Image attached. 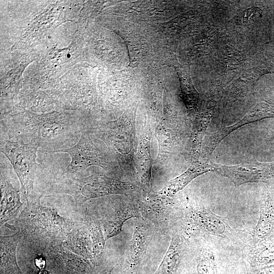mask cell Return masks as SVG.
Segmentation results:
<instances>
[{"instance_id":"6da1fadb","label":"cell","mask_w":274,"mask_h":274,"mask_svg":"<svg viewBox=\"0 0 274 274\" xmlns=\"http://www.w3.org/2000/svg\"><path fill=\"white\" fill-rule=\"evenodd\" d=\"M46 116L9 124V138L22 141L27 137L30 138V141H35L40 147L46 149L44 152L55 153L68 148L77 140L78 133L86 127L75 121Z\"/></svg>"},{"instance_id":"7a4b0ae2","label":"cell","mask_w":274,"mask_h":274,"mask_svg":"<svg viewBox=\"0 0 274 274\" xmlns=\"http://www.w3.org/2000/svg\"><path fill=\"white\" fill-rule=\"evenodd\" d=\"M134 218L133 236L118 264L117 274H153L159 265L148 255L147 250L156 227L143 217Z\"/></svg>"},{"instance_id":"3957f363","label":"cell","mask_w":274,"mask_h":274,"mask_svg":"<svg viewBox=\"0 0 274 274\" xmlns=\"http://www.w3.org/2000/svg\"><path fill=\"white\" fill-rule=\"evenodd\" d=\"M133 187L105 175H92L84 178L69 179L61 181L56 191L72 196L82 204L94 198L113 194H131Z\"/></svg>"},{"instance_id":"277c9868","label":"cell","mask_w":274,"mask_h":274,"mask_svg":"<svg viewBox=\"0 0 274 274\" xmlns=\"http://www.w3.org/2000/svg\"><path fill=\"white\" fill-rule=\"evenodd\" d=\"M39 147L33 141L25 143L8 140L1 147V152L9 160L19 178L21 191L25 197L33 191V183L40 167L36 162Z\"/></svg>"},{"instance_id":"5b68a950","label":"cell","mask_w":274,"mask_h":274,"mask_svg":"<svg viewBox=\"0 0 274 274\" xmlns=\"http://www.w3.org/2000/svg\"><path fill=\"white\" fill-rule=\"evenodd\" d=\"M179 225L189 237L214 235L225 237L231 230L223 217L201 204L191 202L182 209Z\"/></svg>"},{"instance_id":"8992f818","label":"cell","mask_w":274,"mask_h":274,"mask_svg":"<svg viewBox=\"0 0 274 274\" xmlns=\"http://www.w3.org/2000/svg\"><path fill=\"white\" fill-rule=\"evenodd\" d=\"M141 216L152 223L164 233L179 224L181 208L172 198L144 197L136 195L133 199Z\"/></svg>"},{"instance_id":"52a82bcc","label":"cell","mask_w":274,"mask_h":274,"mask_svg":"<svg viewBox=\"0 0 274 274\" xmlns=\"http://www.w3.org/2000/svg\"><path fill=\"white\" fill-rule=\"evenodd\" d=\"M60 152L67 153L71 157L63 175L76 173L92 165L108 167L107 160L93 143L86 129L82 131L81 138L75 146L55 153Z\"/></svg>"},{"instance_id":"ba28073f","label":"cell","mask_w":274,"mask_h":274,"mask_svg":"<svg viewBox=\"0 0 274 274\" xmlns=\"http://www.w3.org/2000/svg\"><path fill=\"white\" fill-rule=\"evenodd\" d=\"M262 115L263 112L259 108L255 109L235 124L209 134L206 138L202 146V156L204 161H207L210 159L215 148L227 135L238 128L260 119L263 117Z\"/></svg>"},{"instance_id":"9c48e42d","label":"cell","mask_w":274,"mask_h":274,"mask_svg":"<svg viewBox=\"0 0 274 274\" xmlns=\"http://www.w3.org/2000/svg\"><path fill=\"white\" fill-rule=\"evenodd\" d=\"M186 247L184 236L179 232H173L169 248L153 274H179Z\"/></svg>"},{"instance_id":"30bf717a","label":"cell","mask_w":274,"mask_h":274,"mask_svg":"<svg viewBox=\"0 0 274 274\" xmlns=\"http://www.w3.org/2000/svg\"><path fill=\"white\" fill-rule=\"evenodd\" d=\"M1 225L15 217L22 206L19 191L1 174Z\"/></svg>"},{"instance_id":"8fae6325","label":"cell","mask_w":274,"mask_h":274,"mask_svg":"<svg viewBox=\"0 0 274 274\" xmlns=\"http://www.w3.org/2000/svg\"><path fill=\"white\" fill-rule=\"evenodd\" d=\"M21 232L1 236V274H22L16 261V249Z\"/></svg>"},{"instance_id":"7c38bea8","label":"cell","mask_w":274,"mask_h":274,"mask_svg":"<svg viewBox=\"0 0 274 274\" xmlns=\"http://www.w3.org/2000/svg\"><path fill=\"white\" fill-rule=\"evenodd\" d=\"M211 162H204L198 166L190 167L185 173L169 182L161 192L174 195L185 187L190 181L205 173L213 171Z\"/></svg>"},{"instance_id":"4fadbf2b","label":"cell","mask_w":274,"mask_h":274,"mask_svg":"<svg viewBox=\"0 0 274 274\" xmlns=\"http://www.w3.org/2000/svg\"><path fill=\"white\" fill-rule=\"evenodd\" d=\"M195 274H218L215 253L210 247H200L196 258Z\"/></svg>"},{"instance_id":"5bb4252c","label":"cell","mask_w":274,"mask_h":274,"mask_svg":"<svg viewBox=\"0 0 274 274\" xmlns=\"http://www.w3.org/2000/svg\"><path fill=\"white\" fill-rule=\"evenodd\" d=\"M274 225V209L268 202L261 208L260 217L255 229L256 240L262 239L271 230Z\"/></svg>"},{"instance_id":"9a60e30c","label":"cell","mask_w":274,"mask_h":274,"mask_svg":"<svg viewBox=\"0 0 274 274\" xmlns=\"http://www.w3.org/2000/svg\"><path fill=\"white\" fill-rule=\"evenodd\" d=\"M47 260L43 255H37L34 259L35 266L39 270L45 269Z\"/></svg>"},{"instance_id":"2e32d148","label":"cell","mask_w":274,"mask_h":274,"mask_svg":"<svg viewBox=\"0 0 274 274\" xmlns=\"http://www.w3.org/2000/svg\"><path fill=\"white\" fill-rule=\"evenodd\" d=\"M115 266L114 265H111L108 266L101 270L95 272L94 274H111L112 271L114 270Z\"/></svg>"},{"instance_id":"e0dca14e","label":"cell","mask_w":274,"mask_h":274,"mask_svg":"<svg viewBox=\"0 0 274 274\" xmlns=\"http://www.w3.org/2000/svg\"><path fill=\"white\" fill-rule=\"evenodd\" d=\"M37 274H50V273L48 270L44 269L39 270Z\"/></svg>"},{"instance_id":"ac0fdd59","label":"cell","mask_w":274,"mask_h":274,"mask_svg":"<svg viewBox=\"0 0 274 274\" xmlns=\"http://www.w3.org/2000/svg\"><path fill=\"white\" fill-rule=\"evenodd\" d=\"M67 56H68V57H70V54H68Z\"/></svg>"}]
</instances>
